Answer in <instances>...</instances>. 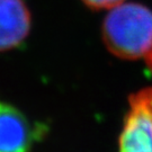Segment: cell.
Returning a JSON list of instances; mask_svg holds the SVG:
<instances>
[{
	"label": "cell",
	"mask_w": 152,
	"mask_h": 152,
	"mask_svg": "<svg viewBox=\"0 0 152 152\" xmlns=\"http://www.w3.org/2000/svg\"><path fill=\"white\" fill-rule=\"evenodd\" d=\"M103 39L118 58L135 60L152 50V11L141 4H121L112 8L103 24Z\"/></svg>",
	"instance_id": "1"
},
{
	"label": "cell",
	"mask_w": 152,
	"mask_h": 152,
	"mask_svg": "<svg viewBox=\"0 0 152 152\" xmlns=\"http://www.w3.org/2000/svg\"><path fill=\"white\" fill-rule=\"evenodd\" d=\"M120 152H152V88L143 89L130 99Z\"/></svg>",
	"instance_id": "2"
},
{
	"label": "cell",
	"mask_w": 152,
	"mask_h": 152,
	"mask_svg": "<svg viewBox=\"0 0 152 152\" xmlns=\"http://www.w3.org/2000/svg\"><path fill=\"white\" fill-rule=\"evenodd\" d=\"M35 131L19 109L0 102V152H29Z\"/></svg>",
	"instance_id": "3"
},
{
	"label": "cell",
	"mask_w": 152,
	"mask_h": 152,
	"mask_svg": "<svg viewBox=\"0 0 152 152\" xmlns=\"http://www.w3.org/2000/svg\"><path fill=\"white\" fill-rule=\"evenodd\" d=\"M31 25V12L24 0H0V52L20 45Z\"/></svg>",
	"instance_id": "4"
},
{
	"label": "cell",
	"mask_w": 152,
	"mask_h": 152,
	"mask_svg": "<svg viewBox=\"0 0 152 152\" xmlns=\"http://www.w3.org/2000/svg\"><path fill=\"white\" fill-rule=\"evenodd\" d=\"M86 6L92 9H112L116 6L123 4L125 0H81Z\"/></svg>",
	"instance_id": "5"
},
{
	"label": "cell",
	"mask_w": 152,
	"mask_h": 152,
	"mask_svg": "<svg viewBox=\"0 0 152 152\" xmlns=\"http://www.w3.org/2000/svg\"><path fill=\"white\" fill-rule=\"evenodd\" d=\"M147 58V63H148V65H149V68L151 69V71H152V50L149 52V54L145 56Z\"/></svg>",
	"instance_id": "6"
}]
</instances>
